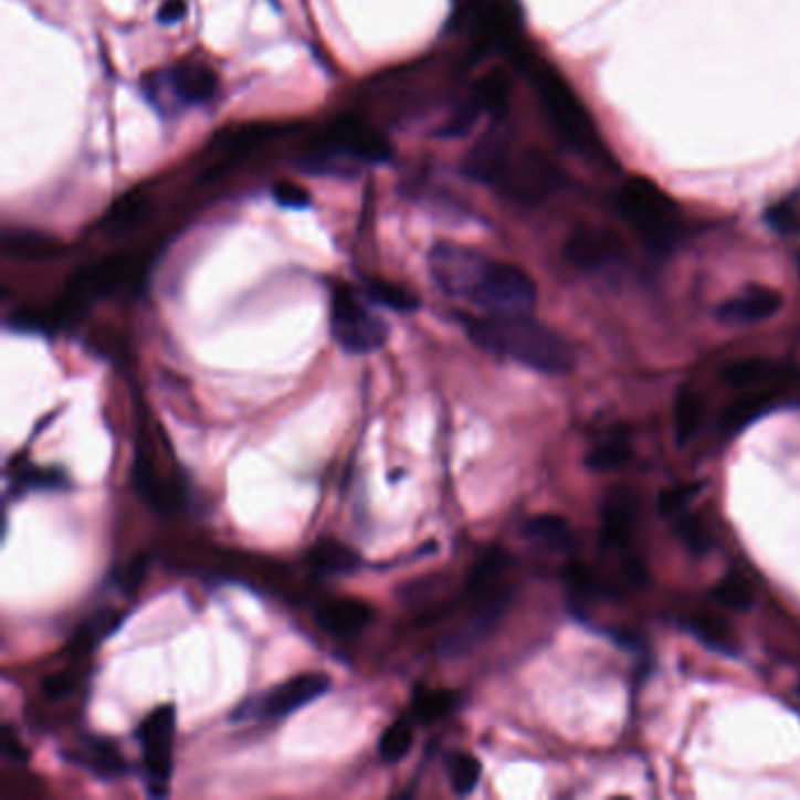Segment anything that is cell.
<instances>
[{"mask_svg":"<svg viewBox=\"0 0 800 800\" xmlns=\"http://www.w3.org/2000/svg\"><path fill=\"white\" fill-rule=\"evenodd\" d=\"M465 331L474 346L533 371L561 376L576 367L573 348L568 346V340L530 315L467 317Z\"/></svg>","mask_w":800,"mask_h":800,"instance_id":"obj_1","label":"cell"},{"mask_svg":"<svg viewBox=\"0 0 800 800\" xmlns=\"http://www.w3.org/2000/svg\"><path fill=\"white\" fill-rule=\"evenodd\" d=\"M465 175L482 183L501 188L503 193L522 204H533L547 198L557 186V169L538 150H512L498 141H484L465 160Z\"/></svg>","mask_w":800,"mask_h":800,"instance_id":"obj_2","label":"cell"},{"mask_svg":"<svg viewBox=\"0 0 800 800\" xmlns=\"http://www.w3.org/2000/svg\"><path fill=\"white\" fill-rule=\"evenodd\" d=\"M514 54H517L524 71H528L533 85L538 90L545 116L551 123V127L557 129L561 141L570 148H576L582 156H599L601 139L597 125L592 116H589L585 104L578 99V94L561 78L559 71L536 60V56L526 54L519 48H514Z\"/></svg>","mask_w":800,"mask_h":800,"instance_id":"obj_3","label":"cell"},{"mask_svg":"<svg viewBox=\"0 0 800 800\" xmlns=\"http://www.w3.org/2000/svg\"><path fill=\"white\" fill-rule=\"evenodd\" d=\"M624 221L653 252H670L683 233L678 204L664 190L643 177L627 181L618 196Z\"/></svg>","mask_w":800,"mask_h":800,"instance_id":"obj_4","label":"cell"},{"mask_svg":"<svg viewBox=\"0 0 800 800\" xmlns=\"http://www.w3.org/2000/svg\"><path fill=\"white\" fill-rule=\"evenodd\" d=\"M131 271V261L127 256H106L99 261L85 263L75 271L66 284L62 301L56 303L50 324L54 327H71L81 322L92 303H97L116 292L127 280Z\"/></svg>","mask_w":800,"mask_h":800,"instance_id":"obj_5","label":"cell"},{"mask_svg":"<svg viewBox=\"0 0 800 800\" xmlns=\"http://www.w3.org/2000/svg\"><path fill=\"white\" fill-rule=\"evenodd\" d=\"M470 303L486 315H530L538 303V287L519 265L491 259Z\"/></svg>","mask_w":800,"mask_h":800,"instance_id":"obj_6","label":"cell"},{"mask_svg":"<svg viewBox=\"0 0 800 800\" xmlns=\"http://www.w3.org/2000/svg\"><path fill=\"white\" fill-rule=\"evenodd\" d=\"M388 324L369 313L348 287H336L331 298V336L352 355H369L386 346Z\"/></svg>","mask_w":800,"mask_h":800,"instance_id":"obj_7","label":"cell"},{"mask_svg":"<svg viewBox=\"0 0 800 800\" xmlns=\"http://www.w3.org/2000/svg\"><path fill=\"white\" fill-rule=\"evenodd\" d=\"M428 263L436 287L451 298L470 301L491 259L465 244L436 242L430 250Z\"/></svg>","mask_w":800,"mask_h":800,"instance_id":"obj_8","label":"cell"},{"mask_svg":"<svg viewBox=\"0 0 800 800\" xmlns=\"http://www.w3.org/2000/svg\"><path fill=\"white\" fill-rule=\"evenodd\" d=\"M177 709L175 704H162L154 714L146 716L139 728V741L146 766V779L154 793H165L171 777V745H175Z\"/></svg>","mask_w":800,"mask_h":800,"instance_id":"obj_9","label":"cell"},{"mask_svg":"<svg viewBox=\"0 0 800 800\" xmlns=\"http://www.w3.org/2000/svg\"><path fill=\"white\" fill-rule=\"evenodd\" d=\"M329 688H331V678L327 674H319V672L301 674V676H294L290 681L275 685L273 691L261 695L259 699H254L250 704H242V709H240V714H235V718L292 716V714L301 712L303 707H308L310 702L322 697Z\"/></svg>","mask_w":800,"mask_h":800,"instance_id":"obj_10","label":"cell"},{"mask_svg":"<svg viewBox=\"0 0 800 800\" xmlns=\"http://www.w3.org/2000/svg\"><path fill=\"white\" fill-rule=\"evenodd\" d=\"M319 150L329 156L355 158L361 162H386L392 158L390 141L355 118L331 123L319 137Z\"/></svg>","mask_w":800,"mask_h":800,"instance_id":"obj_11","label":"cell"},{"mask_svg":"<svg viewBox=\"0 0 800 800\" xmlns=\"http://www.w3.org/2000/svg\"><path fill=\"white\" fill-rule=\"evenodd\" d=\"M782 303L785 298L779 292L754 284V287H747L735 298L723 303L716 315L720 322L739 327V324H756L775 317L779 310H782Z\"/></svg>","mask_w":800,"mask_h":800,"instance_id":"obj_12","label":"cell"},{"mask_svg":"<svg viewBox=\"0 0 800 800\" xmlns=\"http://www.w3.org/2000/svg\"><path fill=\"white\" fill-rule=\"evenodd\" d=\"M373 618V608L361 599H331L315 608V622L329 636H357Z\"/></svg>","mask_w":800,"mask_h":800,"instance_id":"obj_13","label":"cell"},{"mask_svg":"<svg viewBox=\"0 0 800 800\" xmlns=\"http://www.w3.org/2000/svg\"><path fill=\"white\" fill-rule=\"evenodd\" d=\"M167 85L183 104H207L219 90L217 73L198 62H181L167 73Z\"/></svg>","mask_w":800,"mask_h":800,"instance_id":"obj_14","label":"cell"},{"mask_svg":"<svg viewBox=\"0 0 800 800\" xmlns=\"http://www.w3.org/2000/svg\"><path fill=\"white\" fill-rule=\"evenodd\" d=\"M507 594H491L486 601H484V608L482 611L474 615V620L463 627V630L459 634H453L449 639H444L440 643V651L444 655H461V653H467L470 648H474L477 643H482L493 630L495 624H498V620L503 618L505 608H507Z\"/></svg>","mask_w":800,"mask_h":800,"instance_id":"obj_15","label":"cell"},{"mask_svg":"<svg viewBox=\"0 0 800 800\" xmlns=\"http://www.w3.org/2000/svg\"><path fill=\"white\" fill-rule=\"evenodd\" d=\"M284 131H287V125H280V123H250V125H240L235 129L219 131L214 146L221 150V154H225L228 160L223 165H219L217 169L228 167V162L231 160H238L240 156L250 154V150H254L263 144H269L277 137H284Z\"/></svg>","mask_w":800,"mask_h":800,"instance_id":"obj_16","label":"cell"},{"mask_svg":"<svg viewBox=\"0 0 800 800\" xmlns=\"http://www.w3.org/2000/svg\"><path fill=\"white\" fill-rule=\"evenodd\" d=\"M618 256V246L606 235L580 233L566 244V259L578 271H601Z\"/></svg>","mask_w":800,"mask_h":800,"instance_id":"obj_17","label":"cell"},{"mask_svg":"<svg viewBox=\"0 0 800 800\" xmlns=\"http://www.w3.org/2000/svg\"><path fill=\"white\" fill-rule=\"evenodd\" d=\"M3 246L12 256L27 261H50L64 254V244L41 231L31 228H8L3 233Z\"/></svg>","mask_w":800,"mask_h":800,"instance_id":"obj_18","label":"cell"},{"mask_svg":"<svg viewBox=\"0 0 800 800\" xmlns=\"http://www.w3.org/2000/svg\"><path fill=\"white\" fill-rule=\"evenodd\" d=\"M775 407V397L770 392H749L741 394L720 415V430L726 434H737L749 428L760 415H766Z\"/></svg>","mask_w":800,"mask_h":800,"instance_id":"obj_19","label":"cell"},{"mask_svg":"<svg viewBox=\"0 0 800 800\" xmlns=\"http://www.w3.org/2000/svg\"><path fill=\"white\" fill-rule=\"evenodd\" d=\"M150 212H154V202H150L146 196L127 193L108 207V212L104 217V228L108 233L135 231L137 225H141L150 217Z\"/></svg>","mask_w":800,"mask_h":800,"instance_id":"obj_20","label":"cell"},{"mask_svg":"<svg viewBox=\"0 0 800 800\" xmlns=\"http://www.w3.org/2000/svg\"><path fill=\"white\" fill-rule=\"evenodd\" d=\"M310 564L322 576H348L359 568L357 551L338 540H322L310 551Z\"/></svg>","mask_w":800,"mask_h":800,"instance_id":"obj_21","label":"cell"},{"mask_svg":"<svg viewBox=\"0 0 800 800\" xmlns=\"http://www.w3.org/2000/svg\"><path fill=\"white\" fill-rule=\"evenodd\" d=\"M702 418H704V397L693 386H683L674 404V432L678 446L688 444L699 432Z\"/></svg>","mask_w":800,"mask_h":800,"instance_id":"obj_22","label":"cell"},{"mask_svg":"<svg viewBox=\"0 0 800 800\" xmlns=\"http://www.w3.org/2000/svg\"><path fill=\"white\" fill-rule=\"evenodd\" d=\"M509 94H512L509 75L503 69H493L477 83V87H474L472 97L477 99V104L482 106L484 113H488V116L503 118L509 108Z\"/></svg>","mask_w":800,"mask_h":800,"instance_id":"obj_23","label":"cell"},{"mask_svg":"<svg viewBox=\"0 0 800 800\" xmlns=\"http://www.w3.org/2000/svg\"><path fill=\"white\" fill-rule=\"evenodd\" d=\"M685 627H688V632L702 641L707 648H712L714 653H720V655H737V643L730 634V627L714 618V615H704V613H697L693 618L685 620Z\"/></svg>","mask_w":800,"mask_h":800,"instance_id":"obj_24","label":"cell"},{"mask_svg":"<svg viewBox=\"0 0 800 800\" xmlns=\"http://www.w3.org/2000/svg\"><path fill=\"white\" fill-rule=\"evenodd\" d=\"M524 536L549 549H566L573 545V530L559 514H540L524 526Z\"/></svg>","mask_w":800,"mask_h":800,"instance_id":"obj_25","label":"cell"},{"mask_svg":"<svg viewBox=\"0 0 800 800\" xmlns=\"http://www.w3.org/2000/svg\"><path fill=\"white\" fill-rule=\"evenodd\" d=\"M413 747V723L407 716H399L380 735L378 756L383 764H399Z\"/></svg>","mask_w":800,"mask_h":800,"instance_id":"obj_26","label":"cell"},{"mask_svg":"<svg viewBox=\"0 0 800 800\" xmlns=\"http://www.w3.org/2000/svg\"><path fill=\"white\" fill-rule=\"evenodd\" d=\"M367 296L376 301L378 306L397 310V313H413L421 308V298L409 292L402 284L386 282V280H369Z\"/></svg>","mask_w":800,"mask_h":800,"instance_id":"obj_27","label":"cell"},{"mask_svg":"<svg viewBox=\"0 0 800 800\" xmlns=\"http://www.w3.org/2000/svg\"><path fill=\"white\" fill-rule=\"evenodd\" d=\"M480 779H482L480 758H474L472 754L465 751H455L449 758V782L453 793L470 796L480 787Z\"/></svg>","mask_w":800,"mask_h":800,"instance_id":"obj_28","label":"cell"},{"mask_svg":"<svg viewBox=\"0 0 800 800\" xmlns=\"http://www.w3.org/2000/svg\"><path fill=\"white\" fill-rule=\"evenodd\" d=\"M459 709V695L451 691H430L418 693L413 699V718L418 723L442 720Z\"/></svg>","mask_w":800,"mask_h":800,"instance_id":"obj_29","label":"cell"},{"mask_svg":"<svg viewBox=\"0 0 800 800\" xmlns=\"http://www.w3.org/2000/svg\"><path fill=\"white\" fill-rule=\"evenodd\" d=\"M714 599L728 611L745 613L754 606V587L747 578L730 573L714 587Z\"/></svg>","mask_w":800,"mask_h":800,"instance_id":"obj_30","label":"cell"},{"mask_svg":"<svg viewBox=\"0 0 800 800\" xmlns=\"http://www.w3.org/2000/svg\"><path fill=\"white\" fill-rule=\"evenodd\" d=\"M772 365L768 359H760V357H751V359H739V361H733V365H728L726 369H723V380H726L728 386L733 388H751V386H758L764 383V380H768L772 376Z\"/></svg>","mask_w":800,"mask_h":800,"instance_id":"obj_31","label":"cell"},{"mask_svg":"<svg viewBox=\"0 0 800 800\" xmlns=\"http://www.w3.org/2000/svg\"><path fill=\"white\" fill-rule=\"evenodd\" d=\"M131 480H135V486H137L139 495L150 507L167 509L171 505V501H167V493H165L160 480L156 477L154 465H150L141 453L137 455L135 467H131Z\"/></svg>","mask_w":800,"mask_h":800,"instance_id":"obj_32","label":"cell"},{"mask_svg":"<svg viewBox=\"0 0 800 800\" xmlns=\"http://www.w3.org/2000/svg\"><path fill=\"white\" fill-rule=\"evenodd\" d=\"M507 566V555L501 549H493L491 555H486L477 566L472 568L470 573V580H467V587L472 594H480V597H486L493 585L498 582V578L503 576V570Z\"/></svg>","mask_w":800,"mask_h":800,"instance_id":"obj_33","label":"cell"},{"mask_svg":"<svg viewBox=\"0 0 800 800\" xmlns=\"http://www.w3.org/2000/svg\"><path fill=\"white\" fill-rule=\"evenodd\" d=\"M603 540L611 547H624L632 540V514L624 505L608 503L603 509Z\"/></svg>","mask_w":800,"mask_h":800,"instance_id":"obj_34","label":"cell"},{"mask_svg":"<svg viewBox=\"0 0 800 800\" xmlns=\"http://www.w3.org/2000/svg\"><path fill=\"white\" fill-rule=\"evenodd\" d=\"M632 459V451L624 442H606L599 444L597 449H592L587 453V465L599 472H611V470H620Z\"/></svg>","mask_w":800,"mask_h":800,"instance_id":"obj_35","label":"cell"},{"mask_svg":"<svg viewBox=\"0 0 800 800\" xmlns=\"http://www.w3.org/2000/svg\"><path fill=\"white\" fill-rule=\"evenodd\" d=\"M482 113H484L482 106L477 104V99L472 97L470 102H465L459 110L453 113L451 120H449L440 131H436V135H440V137H451V139L467 137L470 131L474 129V125H477Z\"/></svg>","mask_w":800,"mask_h":800,"instance_id":"obj_36","label":"cell"},{"mask_svg":"<svg viewBox=\"0 0 800 800\" xmlns=\"http://www.w3.org/2000/svg\"><path fill=\"white\" fill-rule=\"evenodd\" d=\"M678 533H681L683 545L688 547L695 557L709 555L712 547H714V538H712L709 528L704 526L699 519H695V517H681Z\"/></svg>","mask_w":800,"mask_h":800,"instance_id":"obj_37","label":"cell"},{"mask_svg":"<svg viewBox=\"0 0 800 800\" xmlns=\"http://www.w3.org/2000/svg\"><path fill=\"white\" fill-rule=\"evenodd\" d=\"M697 484H676L664 488L657 498V509L664 519L672 517H681L683 509L688 507V503L693 501V495L697 493Z\"/></svg>","mask_w":800,"mask_h":800,"instance_id":"obj_38","label":"cell"},{"mask_svg":"<svg viewBox=\"0 0 800 800\" xmlns=\"http://www.w3.org/2000/svg\"><path fill=\"white\" fill-rule=\"evenodd\" d=\"M768 223L777 233H798L800 231V202L798 200H785L770 207Z\"/></svg>","mask_w":800,"mask_h":800,"instance_id":"obj_39","label":"cell"},{"mask_svg":"<svg viewBox=\"0 0 800 800\" xmlns=\"http://www.w3.org/2000/svg\"><path fill=\"white\" fill-rule=\"evenodd\" d=\"M90 749H92L94 764H97V768H99V770H104L106 775H113V777H116V775H120V772L125 770V766H123V758L118 756L116 747H110L108 741H104V745H102V741H92Z\"/></svg>","mask_w":800,"mask_h":800,"instance_id":"obj_40","label":"cell"},{"mask_svg":"<svg viewBox=\"0 0 800 800\" xmlns=\"http://www.w3.org/2000/svg\"><path fill=\"white\" fill-rule=\"evenodd\" d=\"M273 196H275L277 204L287 207V209H306L313 202L306 188H301V186L290 183V181L287 183H277L275 190H273Z\"/></svg>","mask_w":800,"mask_h":800,"instance_id":"obj_41","label":"cell"},{"mask_svg":"<svg viewBox=\"0 0 800 800\" xmlns=\"http://www.w3.org/2000/svg\"><path fill=\"white\" fill-rule=\"evenodd\" d=\"M19 484H29L33 488H60L66 484L64 474L56 470H33L29 477L19 480Z\"/></svg>","mask_w":800,"mask_h":800,"instance_id":"obj_42","label":"cell"},{"mask_svg":"<svg viewBox=\"0 0 800 800\" xmlns=\"http://www.w3.org/2000/svg\"><path fill=\"white\" fill-rule=\"evenodd\" d=\"M186 14H188L186 0H165L158 10V22L165 27L167 24L171 27V24H179Z\"/></svg>","mask_w":800,"mask_h":800,"instance_id":"obj_43","label":"cell"},{"mask_svg":"<svg viewBox=\"0 0 800 800\" xmlns=\"http://www.w3.org/2000/svg\"><path fill=\"white\" fill-rule=\"evenodd\" d=\"M3 754L14 760V764H27L29 760V754L24 751L22 741H19V737L12 733L10 726L3 728Z\"/></svg>","mask_w":800,"mask_h":800,"instance_id":"obj_44","label":"cell"},{"mask_svg":"<svg viewBox=\"0 0 800 800\" xmlns=\"http://www.w3.org/2000/svg\"><path fill=\"white\" fill-rule=\"evenodd\" d=\"M45 691L50 697H64L73 691V683L69 676H52L45 681Z\"/></svg>","mask_w":800,"mask_h":800,"instance_id":"obj_45","label":"cell"}]
</instances>
